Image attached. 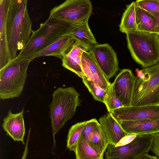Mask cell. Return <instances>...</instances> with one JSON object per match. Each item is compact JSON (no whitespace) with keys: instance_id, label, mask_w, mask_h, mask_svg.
<instances>
[{"instance_id":"cell-1","label":"cell","mask_w":159,"mask_h":159,"mask_svg":"<svg viewBox=\"0 0 159 159\" xmlns=\"http://www.w3.org/2000/svg\"><path fill=\"white\" fill-rule=\"evenodd\" d=\"M27 0H10L7 20V32L11 59L27 43L33 30Z\"/></svg>"},{"instance_id":"cell-2","label":"cell","mask_w":159,"mask_h":159,"mask_svg":"<svg viewBox=\"0 0 159 159\" xmlns=\"http://www.w3.org/2000/svg\"><path fill=\"white\" fill-rule=\"evenodd\" d=\"M72 25L58 21L49 16L38 29L33 31L27 43L17 57L31 61L34 57L60 38L68 35Z\"/></svg>"},{"instance_id":"cell-3","label":"cell","mask_w":159,"mask_h":159,"mask_svg":"<svg viewBox=\"0 0 159 159\" xmlns=\"http://www.w3.org/2000/svg\"><path fill=\"white\" fill-rule=\"evenodd\" d=\"M79 96V93L72 87H60L53 92L52 101L49 106V115L54 145L55 134L73 117L77 107L80 105Z\"/></svg>"},{"instance_id":"cell-4","label":"cell","mask_w":159,"mask_h":159,"mask_svg":"<svg viewBox=\"0 0 159 159\" xmlns=\"http://www.w3.org/2000/svg\"><path fill=\"white\" fill-rule=\"evenodd\" d=\"M127 47L134 60L144 68L159 62L157 34L135 30L127 33Z\"/></svg>"},{"instance_id":"cell-5","label":"cell","mask_w":159,"mask_h":159,"mask_svg":"<svg viewBox=\"0 0 159 159\" xmlns=\"http://www.w3.org/2000/svg\"><path fill=\"white\" fill-rule=\"evenodd\" d=\"M135 72L131 106L159 104V62Z\"/></svg>"},{"instance_id":"cell-6","label":"cell","mask_w":159,"mask_h":159,"mask_svg":"<svg viewBox=\"0 0 159 159\" xmlns=\"http://www.w3.org/2000/svg\"><path fill=\"white\" fill-rule=\"evenodd\" d=\"M31 61L16 57L0 69V98L18 97L22 92Z\"/></svg>"},{"instance_id":"cell-7","label":"cell","mask_w":159,"mask_h":159,"mask_svg":"<svg viewBox=\"0 0 159 159\" xmlns=\"http://www.w3.org/2000/svg\"><path fill=\"white\" fill-rule=\"evenodd\" d=\"M92 10L89 0H67L52 8L50 16L58 21L73 24L88 20Z\"/></svg>"},{"instance_id":"cell-8","label":"cell","mask_w":159,"mask_h":159,"mask_svg":"<svg viewBox=\"0 0 159 159\" xmlns=\"http://www.w3.org/2000/svg\"><path fill=\"white\" fill-rule=\"evenodd\" d=\"M153 134L138 135L127 144L115 146L109 144L105 152L106 159H132L148 154Z\"/></svg>"},{"instance_id":"cell-9","label":"cell","mask_w":159,"mask_h":159,"mask_svg":"<svg viewBox=\"0 0 159 159\" xmlns=\"http://www.w3.org/2000/svg\"><path fill=\"white\" fill-rule=\"evenodd\" d=\"M101 70L108 79L113 76L119 69L116 54L108 43H97L89 50Z\"/></svg>"},{"instance_id":"cell-10","label":"cell","mask_w":159,"mask_h":159,"mask_svg":"<svg viewBox=\"0 0 159 159\" xmlns=\"http://www.w3.org/2000/svg\"><path fill=\"white\" fill-rule=\"evenodd\" d=\"M110 112L118 121L159 119V104L123 106Z\"/></svg>"},{"instance_id":"cell-11","label":"cell","mask_w":159,"mask_h":159,"mask_svg":"<svg viewBox=\"0 0 159 159\" xmlns=\"http://www.w3.org/2000/svg\"><path fill=\"white\" fill-rule=\"evenodd\" d=\"M135 76L130 70L124 69L112 83L114 94L123 106L131 105Z\"/></svg>"},{"instance_id":"cell-12","label":"cell","mask_w":159,"mask_h":159,"mask_svg":"<svg viewBox=\"0 0 159 159\" xmlns=\"http://www.w3.org/2000/svg\"><path fill=\"white\" fill-rule=\"evenodd\" d=\"M81 64L85 76L106 91L111 84L101 70L90 51H85L83 52Z\"/></svg>"},{"instance_id":"cell-13","label":"cell","mask_w":159,"mask_h":159,"mask_svg":"<svg viewBox=\"0 0 159 159\" xmlns=\"http://www.w3.org/2000/svg\"><path fill=\"white\" fill-rule=\"evenodd\" d=\"M10 0H0V69L12 60L7 36V20Z\"/></svg>"},{"instance_id":"cell-14","label":"cell","mask_w":159,"mask_h":159,"mask_svg":"<svg viewBox=\"0 0 159 159\" xmlns=\"http://www.w3.org/2000/svg\"><path fill=\"white\" fill-rule=\"evenodd\" d=\"M24 109L20 112L13 113L11 110L3 119L2 127L14 141H20L25 145L24 140L25 132L23 118Z\"/></svg>"},{"instance_id":"cell-15","label":"cell","mask_w":159,"mask_h":159,"mask_svg":"<svg viewBox=\"0 0 159 159\" xmlns=\"http://www.w3.org/2000/svg\"><path fill=\"white\" fill-rule=\"evenodd\" d=\"M128 135H146L159 133V119H141L118 121Z\"/></svg>"},{"instance_id":"cell-16","label":"cell","mask_w":159,"mask_h":159,"mask_svg":"<svg viewBox=\"0 0 159 159\" xmlns=\"http://www.w3.org/2000/svg\"><path fill=\"white\" fill-rule=\"evenodd\" d=\"M99 121L109 144L115 146L122 139L128 135L111 112L101 117Z\"/></svg>"},{"instance_id":"cell-17","label":"cell","mask_w":159,"mask_h":159,"mask_svg":"<svg viewBox=\"0 0 159 159\" xmlns=\"http://www.w3.org/2000/svg\"><path fill=\"white\" fill-rule=\"evenodd\" d=\"M88 20L72 25L68 35L71 37L79 44L89 51L98 43L88 24Z\"/></svg>"},{"instance_id":"cell-18","label":"cell","mask_w":159,"mask_h":159,"mask_svg":"<svg viewBox=\"0 0 159 159\" xmlns=\"http://www.w3.org/2000/svg\"><path fill=\"white\" fill-rule=\"evenodd\" d=\"M88 51L75 41L69 52L61 59L62 65L82 79L85 75L82 67V55L84 51Z\"/></svg>"},{"instance_id":"cell-19","label":"cell","mask_w":159,"mask_h":159,"mask_svg":"<svg viewBox=\"0 0 159 159\" xmlns=\"http://www.w3.org/2000/svg\"><path fill=\"white\" fill-rule=\"evenodd\" d=\"M75 42V40L68 35L62 36L31 59L41 57L52 56L62 59L72 48Z\"/></svg>"},{"instance_id":"cell-20","label":"cell","mask_w":159,"mask_h":159,"mask_svg":"<svg viewBox=\"0 0 159 159\" xmlns=\"http://www.w3.org/2000/svg\"><path fill=\"white\" fill-rule=\"evenodd\" d=\"M135 11L137 30L157 35V24L154 17L149 12L136 6Z\"/></svg>"},{"instance_id":"cell-21","label":"cell","mask_w":159,"mask_h":159,"mask_svg":"<svg viewBox=\"0 0 159 159\" xmlns=\"http://www.w3.org/2000/svg\"><path fill=\"white\" fill-rule=\"evenodd\" d=\"M135 2H132L126 5V8L123 14L120 25L119 30L123 33L137 30L136 22Z\"/></svg>"},{"instance_id":"cell-22","label":"cell","mask_w":159,"mask_h":159,"mask_svg":"<svg viewBox=\"0 0 159 159\" xmlns=\"http://www.w3.org/2000/svg\"><path fill=\"white\" fill-rule=\"evenodd\" d=\"M89 143L96 152L104 156L109 142L99 123L92 132Z\"/></svg>"},{"instance_id":"cell-23","label":"cell","mask_w":159,"mask_h":159,"mask_svg":"<svg viewBox=\"0 0 159 159\" xmlns=\"http://www.w3.org/2000/svg\"><path fill=\"white\" fill-rule=\"evenodd\" d=\"M76 159H104L86 140L80 138L74 152Z\"/></svg>"},{"instance_id":"cell-24","label":"cell","mask_w":159,"mask_h":159,"mask_svg":"<svg viewBox=\"0 0 159 159\" xmlns=\"http://www.w3.org/2000/svg\"><path fill=\"white\" fill-rule=\"evenodd\" d=\"M87 122V121H85L77 123L69 129L67 136L66 146L70 150L75 151Z\"/></svg>"},{"instance_id":"cell-25","label":"cell","mask_w":159,"mask_h":159,"mask_svg":"<svg viewBox=\"0 0 159 159\" xmlns=\"http://www.w3.org/2000/svg\"><path fill=\"white\" fill-rule=\"evenodd\" d=\"M82 81L96 100L104 103L106 91L89 78L85 76Z\"/></svg>"},{"instance_id":"cell-26","label":"cell","mask_w":159,"mask_h":159,"mask_svg":"<svg viewBox=\"0 0 159 159\" xmlns=\"http://www.w3.org/2000/svg\"><path fill=\"white\" fill-rule=\"evenodd\" d=\"M104 103L109 112L112 111L123 107L121 102L117 98L113 90L112 84L106 91Z\"/></svg>"},{"instance_id":"cell-27","label":"cell","mask_w":159,"mask_h":159,"mask_svg":"<svg viewBox=\"0 0 159 159\" xmlns=\"http://www.w3.org/2000/svg\"><path fill=\"white\" fill-rule=\"evenodd\" d=\"M135 4L149 13L159 12V0H139L135 2Z\"/></svg>"},{"instance_id":"cell-28","label":"cell","mask_w":159,"mask_h":159,"mask_svg":"<svg viewBox=\"0 0 159 159\" xmlns=\"http://www.w3.org/2000/svg\"><path fill=\"white\" fill-rule=\"evenodd\" d=\"M99 123V122L95 118L87 121V124L83 131L81 138L89 143L92 132Z\"/></svg>"},{"instance_id":"cell-29","label":"cell","mask_w":159,"mask_h":159,"mask_svg":"<svg viewBox=\"0 0 159 159\" xmlns=\"http://www.w3.org/2000/svg\"><path fill=\"white\" fill-rule=\"evenodd\" d=\"M150 148V150L159 158V133L153 134Z\"/></svg>"},{"instance_id":"cell-30","label":"cell","mask_w":159,"mask_h":159,"mask_svg":"<svg viewBox=\"0 0 159 159\" xmlns=\"http://www.w3.org/2000/svg\"><path fill=\"white\" fill-rule=\"evenodd\" d=\"M137 136L136 135H128L122 139L115 146H122L131 142Z\"/></svg>"},{"instance_id":"cell-31","label":"cell","mask_w":159,"mask_h":159,"mask_svg":"<svg viewBox=\"0 0 159 159\" xmlns=\"http://www.w3.org/2000/svg\"><path fill=\"white\" fill-rule=\"evenodd\" d=\"M30 132H29V133L28 134V138L27 139V142L25 144V147L23 154V155L22 156L21 159H26L27 157V156L28 154V143L29 140V136H30Z\"/></svg>"},{"instance_id":"cell-32","label":"cell","mask_w":159,"mask_h":159,"mask_svg":"<svg viewBox=\"0 0 159 159\" xmlns=\"http://www.w3.org/2000/svg\"><path fill=\"white\" fill-rule=\"evenodd\" d=\"M149 13L154 17L156 21L158 28V34L157 35H159V12Z\"/></svg>"},{"instance_id":"cell-33","label":"cell","mask_w":159,"mask_h":159,"mask_svg":"<svg viewBox=\"0 0 159 159\" xmlns=\"http://www.w3.org/2000/svg\"><path fill=\"white\" fill-rule=\"evenodd\" d=\"M138 159H158L156 157L150 155L148 154L143 155L139 157Z\"/></svg>"},{"instance_id":"cell-34","label":"cell","mask_w":159,"mask_h":159,"mask_svg":"<svg viewBox=\"0 0 159 159\" xmlns=\"http://www.w3.org/2000/svg\"><path fill=\"white\" fill-rule=\"evenodd\" d=\"M139 157H136L133 158H132V159H138Z\"/></svg>"},{"instance_id":"cell-35","label":"cell","mask_w":159,"mask_h":159,"mask_svg":"<svg viewBox=\"0 0 159 159\" xmlns=\"http://www.w3.org/2000/svg\"><path fill=\"white\" fill-rule=\"evenodd\" d=\"M157 37L158 40L159 41V35H157Z\"/></svg>"}]
</instances>
